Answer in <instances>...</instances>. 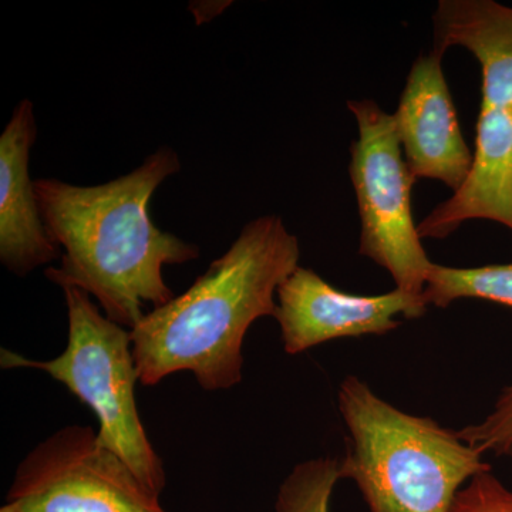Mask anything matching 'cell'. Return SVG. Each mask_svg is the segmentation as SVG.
<instances>
[{
    "label": "cell",
    "mask_w": 512,
    "mask_h": 512,
    "mask_svg": "<svg viewBox=\"0 0 512 512\" xmlns=\"http://www.w3.org/2000/svg\"><path fill=\"white\" fill-rule=\"evenodd\" d=\"M180 170L177 151L161 146L110 183L80 187L57 178L35 180L47 232L63 249L60 266L47 268L46 278L89 293L107 318L128 330L147 315V305L156 309L173 301L164 266L195 261L201 251L161 231L148 215V202Z\"/></svg>",
    "instance_id": "cell-1"
},
{
    "label": "cell",
    "mask_w": 512,
    "mask_h": 512,
    "mask_svg": "<svg viewBox=\"0 0 512 512\" xmlns=\"http://www.w3.org/2000/svg\"><path fill=\"white\" fill-rule=\"evenodd\" d=\"M301 247L281 217L248 222L231 247L181 295L131 329L138 379L156 386L191 372L202 389L242 380V345L252 323L275 316V293L299 266Z\"/></svg>",
    "instance_id": "cell-2"
},
{
    "label": "cell",
    "mask_w": 512,
    "mask_h": 512,
    "mask_svg": "<svg viewBox=\"0 0 512 512\" xmlns=\"http://www.w3.org/2000/svg\"><path fill=\"white\" fill-rule=\"evenodd\" d=\"M338 406L350 434L340 480L355 481L370 512H448L464 484L493 470L457 431L402 412L359 377L340 384Z\"/></svg>",
    "instance_id": "cell-3"
},
{
    "label": "cell",
    "mask_w": 512,
    "mask_h": 512,
    "mask_svg": "<svg viewBox=\"0 0 512 512\" xmlns=\"http://www.w3.org/2000/svg\"><path fill=\"white\" fill-rule=\"evenodd\" d=\"M433 25L434 50L467 49L483 83L473 170L417 225L420 238H447L470 220L512 231V8L494 0H441Z\"/></svg>",
    "instance_id": "cell-4"
},
{
    "label": "cell",
    "mask_w": 512,
    "mask_h": 512,
    "mask_svg": "<svg viewBox=\"0 0 512 512\" xmlns=\"http://www.w3.org/2000/svg\"><path fill=\"white\" fill-rule=\"evenodd\" d=\"M69 315V342L52 360H32L2 349L3 369L30 367L64 384L96 413L97 437L133 470L151 493H163V460L151 446L136 403L138 372L130 330L100 312L89 293L63 288Z\"/></svg>",
    "instance_id": "cell-5"
},
{
    "label": "cell",
    "mask_w": 512,
    "mask_h": 512,
    "mask_svg": "<svg viewBox=\"0 0 512 512\" xmlns=\"http://www.w3.org/2000/svg\"><path fill=\"white\" fill-rule=\"evenodd\" d=\"M348 107L359 130L349 164L360 217L359 254L386 269L396 289L423 296L433 262L414 224L417 180L404 158L393 114L373 100H350Z\"/></svg>",
    "instance_id": "cell-6"
},
{
    "label": "cell",
    "mask_w": 512,
    "mask_h": 512,
    "mask_svg": "<svg viewBox=\"0 0 512 512\" xmlns=\"http://www.w3.org/2000/svg\"><path fill=\"white\" fill-rule=\"evenodd\" d=\"M158 498L92 427L67 426L19 464L6 504L15 512H167Z\"/></svg>",
    "instance_id": "cell-7"
},
{
    "label": "cell",
    "mask_w": 512,
    "mask_h": 512,
    "mask_svg": "<svg viewBox=\"0 0 512 512\" xmlns=\"http://www.w3.org/2000/svg\"><path fill=\"white\" fill-rule=\"evenodd\" d=\"M278 320L285 352L298 355L330 340L386 335L399 328L397 315L421 318L423 296L394 289L383 295H352L333 288L312 269L298 266L279 286Z\"/></svg>",
    "instance_id": "cell-8"
},
{
    "label": "cell",
    "mask_w": 512,
    "mask_h": 512,
    "mask_svg": "<svg viewBox=\"0 0 512 512\" xmlns=\"http://www.w3.org/2000/svg\"><path fill=\"white\" fill-rule=\"evenodd\" d=\"M441 59L433 49L413 63L393 117L414 178L441 181L454 194L470 177L474 154L458 123Z\"/></svg>",
    "instance_id": "cell-9"
},
{
    "label": "cell",
    "mask_w": 512,
    "mask_h": 512,
    "mask_svg": "<svg viewBox=\"0 0 512 512\" xmlns=\"http://www.w3.org/2000/svg\"><path fill=\"white\" fill-rule=\"evenodd\" d=\"M36 136L33 103L23 99L0 136V261L20 278L60 255L40 214L29 174Z\"/></svg>",
    "instance_id": "cell-10"
},
{
    "label": "cell",
    "mask_w": 512,
    "mask_h": 512,
    "mask_svg": "<svg viewBox=\"0 0 512 512\" xmlns=\"http://www.w3.org/2000/svg\"><path fill=\"white\" fill-rule=\"evenodd\" d=\"M424 299L427 305L447 308L457 299H484L512 308V264L477 268L431 265Z\"/></svg>",
    "instance_id": "cell-11"
},
{
    "label": "cell",
    "mask_w": 512,
    "mask_h": 512,
    "mask_svg": "<svg viewBox=\"0 0 512 512\" xmlns=\"http://www.w3.org/2000/svg\"><path fill=\"white\" fill-rule=\"evenodd\" d=\"M339 480V460L335 458H313L296 464L279 487L275 511L330 512V498Z\"/></svg>",
    "instance_id": "cell-12"
},
{
    "label": "cell",
    "mask_w": 512,
    "mask_h": 512,
    "mask_svg": "<svg viewBox=\"0 0 512 512\" xmlns=\"http://www.w3.org/2000/svg\"><path fill=\"white\" fill-rule=\"evenodd\" d=\"M478 453L512 457V383L505 387L494 410L481 423L457 431Z\"/></svg>",
    "instance_id": "cell-13"
},
{
    "label": "cell",
    "mask_w": 512,
    "mask_h": 512,
    "mask_svg": "<svg viewBox=\"0 0 512 512\" xmlns=\"http://www.w3.org/2000/svg\"><path fill=\"white\" fill-rule=\"evenodd\" d=\"M448 512H512V491L483 471L458 491Z\"/></svg>",
    "instance_id": "cell-14"
},
{
    "label": "cell",
    "mask_w": 512,
    "mask_h": 512,
    "mask_svg": "<svg viewBox=\"0 0 512 512\" xmlns=\"http://www.w3.org/2000/svg\"><path fill=\"white\" fill-rule=\"evenodd\" d=\"M0 512H15L12 507H10L9 504L3 505L2 508H0Z\"/></svg>",
    "instance_id": "cell-15"
}]
</instances>
